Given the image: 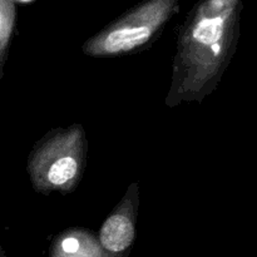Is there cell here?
Instances as JSON below:
<instances>
[{"instance_id":"obj_1","label":"cell","mask_w":257,"mask_h":257,"mask_svg":"<svg viewBox=\"0 0 257 257\" xmlns=\"http://www.w3.org/2000/svg\"><path fill=\"white\" fill-rule=\"evenodd\" d=\"M135 238V228L130 218L115 215L108 218L102 226L99 240L104 250L110 253H120L127 250Z\"/></svg>"},{"instance_id":"obj_2","label":"cell","mask_w":257,"mask_h":257,"mask_svg":"<svg viewBox=\"0 0 257 257\" xmlns=\"http://www.w3.org/2000/svg\"><path fill=\"white\" fill-rule=\"evenodd\" d=\"M151 37L148 27H131L109 33L104 42V48L109 53H118L140 47Z\"/></svg>"},{"instance_id":"obj_3","label":"cell","mask_w":257,"mask_h":257,"mask_svg":"<svg viewBox=\"0 0 257 257\" xmlns=\"http://www.w3.org/2000/svg\"><path fill=\"white\" fill-rule=\"evenodd\" d=\"M14 24V8L10 0H0V78L5 60V50Z\"/></svg>"},{"instance_id":"obj_4","label":"cell","mask_w":257,"mask_h":257,"mask_svg":"<svg viewBox=\"0 0 257 257\" xmlns=\"http://www.w3.org/2000/svg\"><path fill=\"white\" fill-rule=\"evenodd\" d=\"M223 33V20L222 18H207L203 19L196 25L193 30V37L196 40L205 45L217 44Z\"/></svg>"},{"instance_id":"obj_5","label":"cell","mask_w":257,"mask_h":257,"mask_svg":"<svg viewBox=\"0 0 257 257\" xmlns=\"http://www.w3.org/2000/svg\"><path fill=\"white\" fill-rule=\"evenodd\" d=\"M77 170L78 165L75 160H73L72 157H63L60 160L55 161L50 166L49 171L47 173L48 181L52 185H63V183L68 182V181L74 177Z\"/></svg>"},{"instance_id":"obj_6","label":"cell","mask_w":257,"mask_h":257,"mask_svg":"<svg viewBox=\"0 0 257 257\" xmlns=\"http://www.w3.org/2000/svg\"><path fill=\"white\" fill-rule=\"evenodd\" d=\"M80 245L79 241L74 237H67L63 240L62 242V250L64 251L65 253H75L79 250Z\"/></svg>"},{"instance_id":"obj_7","label":"cell","mask_w":257,"mask_h":257,"mask_svg":"<svg viewBox=\"0 0 257 257\" xmlns=\"http://www.w3.org/2000/svg\"><path fill=\"white\" fill-rule=\"evenodd\" d=\"M212 49H213V53H215V54H218V52H220V45L213 44Z\"/></svg>"},{"instance_id":"obj_8","label":"cell","mask_w":257,"mask_h":257,"mask_svg":"<svg viewBox=\"0 0 257 257\" xmlns=\"http://www.w3.org/2000/svg\"><path fill=\"white\" fill-rule=\"evenodd\" d=\"M0 257H5V255H4V251H3L2 246H0Z\"/></svg>"},{"instance_id":"obj_9","label":"cell","mask_w":257,"mask_h":257,"mask_svg":"<svg viewBox=\"0 0 257 257\" xmlns=\"http://www.w3.org/2000/svg\"><path fill=\"white\" fill-rule=\"evenodd\" d=\"M17 2H20V3H29V2H32V0H17Z\"/></svg>"}]
</instances>
